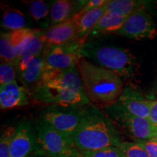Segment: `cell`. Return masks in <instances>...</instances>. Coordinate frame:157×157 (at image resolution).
<instances>
[{"label":"cell","instance_id":"1","mask_svg":"<svg viewBox=\"0 0 157 157\" xmlns=\"http://www.w3.org/2000/svg\"><path fill=\"white\" fill-rule=\"evenodd\" d=\"M31 95L41 103L64 108L80 107L90 103L78 67L68 70L44 68Z\"/></svg>","mask_w":157,"mask_h":157},{"label":"cell","instance_id":"2","mask_svg":"<svg viewBox=\"0 0 157 157\" xmlns=\"http://www.w3.org/2000/svg\"><path fill=\"white\" fill-rule=\"evenodd\" d=\"M71 140L80 152L119 147L122 142L113 121L95 107L85 109L81 122Z\"/></svg>","mask_w":157,"mask_h":157},{"label":"cell","instance_id":"3","mask_svg":"<svg viewBox=\"0 0 157 157\" xmlns=\"http://www.w3.org/2000/svg\"><path fill=\"white\" fill-rule=\"evenodd\" d=\"M78 69L90 102L103 108L117 103L124 90L120 76L84 58Z\"/></svg>","mask_w":157,"mask_h":157},{"label":"cell","instance_id":"4","mask_svg":"<svg viewBox=\"0 0 157 157\" xmlns=\"http://www.w3.org/2000/svg\"><path fill=\"white\" fill-rule=\"evenodd\" d=\"M79 52L84 58L114 72L122 80H131L138 74L140 66L136 57L127 49L84 43Z\"/></svg>","mask_w":157,"mask_h":157},{"label":"cell","instance_id":"5","mask_svg":"<svg viewBox=\"0 0 157 157\" xmlns=\"http://www.w3.org/2000/svg\"><path fill=\"white\" fill-rule=\"evenodd\" d=\"M34 128L37 140L36 154L48 157H75L81 154L70 137L64 136L42 120Z\"/></svg>","mask_w":157,"mask_h":157},{"label":"cell","instance_id":"6","mask_svg":"<svg viewBox=\"0 0 157 157\" xmlns=\"http://www.w3.org/2000/svg\"><path fill=\"white\" fill-rule=\"evenodd\" d=\"M104 111L111 121L123 128L135 140H147L154 137L155 129L148 119L131 114L117 102L109 106L104 107Z\"/></svg>","mask_w":157,"mask_h":157},{"label":"cell","instance_id":"7","mask_svg":"<svg viewBox=\"0 0 157 157\" xmlns=\"http://www.w3.org/2000/svg\"><path fill=\"white\" fill-rule=\"evenodd\" d=\"M85 40L75 42L60 46H46L42 57L45 68L52 70H68L78 67L80 60L83 58L79 50Z\"/></svg>","mask_w":157,"mask_h":157},{"label":"cell","instance_id":"8","mask_svg":"<svg viewBox=\"0 0 157 157\" xmlns=\"http://www.w3.org/2000/svg\"><path fill=\"white\" fill-rule=\"evenodd\" d=\"M115 34L135 40L154 39L157 36V30L151 15L142 7L129 15L122 27Z\"/></svg>","mask_w":157,"mask_h":157},{"label":"cell","instance_id":"9","mask_svg":"<svg viewBox=\"0 0 157 157\" xmlns=\"http://www.w3.org/2000/svg\"><path fill=\"white\" fill-rule=\"evenodd\" d=\"M76 108L48 109L42 114V121L64 136L71 138L78 128L85 111V109Z\"/></svg>","mask_w":157,"mask_h":157},{"label":"cell","instance_id":"10","mask_svg":"<svg viewBox=\"0 0 157 157\" xmlns=\"http://www.w3.org/2000/svg\"><path fill=\"white\" fill-rule=\"evenodd\" d=\"M79 17L77 14L68 21L40 31V36L46 46H60L79 40L77 29Z\"/></svg>","mask_w":157,"mask_h":157},{"label":"cell","instance_id":"11","mask_svg":"<svg viewBox=\"0 0 157 157\" xmlns=\"http://www.w3.org/2000/svg\"><path fill=\"white\" fill-rule=\"evenodd\" d=\"M37 150L35 128L30 121L25 120L17 126L16 132L12 142L10 157H28Z\"/></svg>","mask_w":157,"mask_h":157},{"label":"cell","instance_id":"12","mask_svg":"<svg viewBox=\"0 0 157 157\" xmlns=\"http://www.w3.org/2000/svg\"><path fill=\"white\" fill-rule=\"evenodd\" d=\"M42 56H26L20 59L16 65L17 75L20 82L31 91L36 87L44 71Z\"/></svg>","mask_w":157,"mask_h":157},{"label":"cell","instance_id":"13","mask_svg":"<svg viewBox=\"0 0 157 157\" xmlns=\"http://www.w3.org/2000/svg\"><path fill=\"white\" fill-rule=\"evenodd\" d=\"M31 91L17 82L0 87V108L2 110L13 109L29 105Z\"/></svg>","mask_w":157,"mask_h":157},{"label":"cell","instance_id":"14","mask_svg":"<svg viewBox=\"0 0 157 157\" xmlns=\"http://www.w3.org/2000/svg\"><path fill=\"white\" fill-rule=\"evenodd\" d=\"M117 103L131 114L145 119L148 118L151 101L146 100L134 90L129 88L124 90Z\"/></svg>","mask_w":157,"mask_h":157},{"label":"cell","instance_id":"15","mask_svg":"<svg viewBox=\"0 0 157 157\" xmlns=\"http://www.w3.org/2000/svg\"><path fill=\"white\" fill-rule=\"evenodd\" d=\"M87 1L57 0L50 5V26L72 18L83 8Z\"/></svg>","mask_w":157,"mask_h":157},{"label":"cell","instance_id":"16","mask_svg":"<svg viewBox=\"0 0 157 157\" xmlns=\"http://www.w3.org/2000/svg\"><path fill=\"white\" fill-rule=\"evenodd\" d=\"M0 7L2 12V26L4 29L14 31L25 28L26 19L22 11L5 2H1Z\"/></svg>","mask_w":157,"mask_h":157},{"label":"cell","instance_id":"17","mask_svg":"<svg viewBox=\"0 0 157 157\" xmlns=\"http://www.w3.org/2000/svg\"><path fill=\"white\" fill-rule=\"evenodd\" d=\"M127 17L128 16H123L116 13H105L92 30L89 36L115 34L122 27Z\"/></svg>","mask_w":157,"mask_h":157},{"label":"cell","instance_id":"18","mask_svg":"<svg viewBox=\"0 0 157 157\" xmlns=\"http://www.w3.org/2000/svg\"><path fill=\"white\" fill-rule=\"evenodd\" d=\"M106 5L92 10L83 15L77 13L78 16L79 17L77 29L78 39L85 40L87 37H89L92 30L106 12Z\"/></svg>","mask_w":157,"mask_h":157},{"label":"cell","instance_id":"19","mask_svg":"<svg viewBox=\"0 0 157 157\" xmlns=\"http://www.w3.org/2000/svg\"><path fill=\"white\" fill-rule=\"evenodd\" d=\"M28 6L29 15L35 22L44 29L50 27V8L42 0L23 1Z\"/></svg>","mask_w":157,"mask_h":157},{"label":"cell","instance_id":"20","mask_svg":"<svg viewBox=\"0 0 157 157\" xmlns=\"http://www.w3.org/2000/svg\"><path fill=\"white\" fill-rule=\"evenodd\" d=\"M40 30H34L33 34L27 39L17 54V63L20 59L26 56H42L46 44L43 42L40 36Z\"/></svg>","mask_w":157,"mask_h":157},{"label":"cell","instance_id":"21","mask_svg":"<svg viewBox=\"0 0 157 157\" xmlns=\"http://www.w3.org/2000/svg\"><path fill=\"white\" fill-rule=\"evenodd\" d=\"M144 5L145 2L136 0H109L105 13L129 16L138 9L144 7Z\"/></svg>","mask_w":157,"mask_h":157},{"label":"cell","instance_id":"22","mask_svg":"<svg viewBox=\"0 0 157 157\" xmlns=\"http://www.w3.org/2000/svg\"><path fill=\"white\" fill-rule=\"evenodd\" d=\"M17 127L7 125L2 129L0 137V157H10L12 142L16 132Z\"/></svg>","mask_w":157,"mask_h":157},{"label":"cell","instance_id":"23","mask_svg":"<svg viewBox=\"0 0 157 157\" xmlns=\"http://www.w3.org/2000/svg\"><path fill=\"white\" fill-rule=\"evenodd\" d=\"M16 66L10 63L1 62L0 64V87L16 82Z\"/></svg>","mask_w":157,"mask_h":157},{"label":"cell","instance_id":"24","mask_svg":"<svg viewBox=\"0 0 157 157\" xmlns=\"http://www.w3.org/2000/svg\"><path fill=\"white\" fill-rule=\"evenodd\" d=\"M118 148L125 157H149L146 150L136 142L122 141Z\"/></svg>","mask_w":157,"mask_h":157},{"label":"cell","instance_id":"25","mask_svg":"<svg viewBox=\"0 0 157 157\" xmlns=\"http://www.w3.org/2000/svg\"><path fill=\"white\" fill-rule=\"evenodd\" d=\"M84 157H125L118 147H107L91 151H81Z\"/></svg>","mask_w":157,"mask_h":157},{"label":"cell","instance_id":"26","mask_svg":"<svg viewBox=\"0 0 157 157\" xmlns=\"http://www.w3.org/2000/svg\"><path fill=\"white\" fill-rule=\"evenodd\" d=\"M146 150L149 157H157V141L154 139L147 140H135Z\"/></svg>","mask_w":157,"mask_h":157},{"label":"cell","instance_id":"27","mask_svg":"<svg viewBox=\"0 0 157 157\" xmlns=\"http://www.w3.org/2000/svg\"><path fill=\"white\" fill-rule=\"evenodd\" d=\"M109 0H89V1H87L85 5L84 6L81 10L78 12V13L80 15H83L84 13L92 10L103 7V6L109 3Z\"/></svg>","mask_w":157,"mask_h":157},{"label":"cell","instance_id":"28","mask_svg":"<svg viewBox=\"0 0 157 157\" xmlns=\"http://www.w3.org/2000/svg\"><path fill=\"white\" fill-rule=\"evenodd\" d=\"M148 119L154 129L157 128V100L151 101L150 112Z\"/></svg>","mask_w":157,"mask_h":157},{"label":"cell","instance_id":"29","mask_svg":"<svg viewBox=\"0 0 157 157\" xmlns=\"http://www.w3.org/2000/svg\"><path fill=\"white\" fill-rule=\"evenodd\" d=\"M153 139H154L155 140L157 141V128L155 129L154 135V137H153Z\"/></svg>","mask_w":157,"mask_h":157},{"label":"cell","instance_id":"30","mask_svg":"<svg viewBox=\"0 0 157 157\" xmlns=\"http://www.w3.org/2000/svg\"><path fill=\"white\" fill-rule=\"evenodd\" d=\"M28 157H39V155L38 154H36V153H34V154H31V156H29Z\"/></svg>","mask_w":157,"mask_h":157},{"label":"cell","instance_id":"31","mask_svg":"<svg viewBox=\"0 0 157 157\" xmlns=\"http://www.w3.org/2000/svg\"><path fill=\"white\" fill-rule=\"evenodd\" d=\"M75 157H84V156H83V155H82V154H80L79 155H78V156H75Z\"/></svg>","mask_w":157,"mask_h":157},{"label":"cell","instance_id":"32","mask_svg":"<svg viewBox=\"0 0 157 157\" xmlns=\"http://www.w3.org/2000/svg\"><path fill=\"white\" fill-rule=\"evenodd\" d=\"M155 92H156V95H157V84H156V87H155Z\"/></svg>","mask_w":157,"mask_h":157}]
</instances>
